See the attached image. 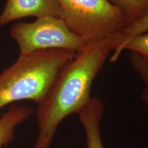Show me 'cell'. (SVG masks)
Returning <instances> with one entry per match:
<instances>
[{
  "label": "cell",
  "mask_w": 148,
  "mask_h": 148,
  "mask_svg": "<svg viewBox=\"0 0 148 148\" xmlns=\"http://www.w3.org/2000/svg\"><path fill=\"white\" fill-rule=\"evenodd\" d=\"M61 18L86 42L114 36L127 25L123 14L109 0H57Z\"/></svg>",
  "instance_id": "3"
},
{
  "label": "cell",
  "mask_w": 148,
  "mask_h": 148,
  "mask_svg": "<svg viewBox=\"0 0 148 148\" xmlns=\"http://www.w3.org/2000/svg\"><path fill=\"white\" fill-rule=\"evenodd\" d=\"M130 64L137 73L143 84L140 98L148 108V62L137 53L131 52Z\"/></svg>",
  "instance_id": "10"
},
{
  "label": "cell",
  "mask_w": 148,
  "mask_h": 148,
  "mask_svg": "<svg viewBox=\"0 0 148 148\" xmlns=\"http://www.w3.org/2000/svg\"><path fill=\"white\" fill-rule=\"evenodd\" d=\"M53 16L61 18L57 0H7L0 14V26L20 18Z\"/></svg>",
  "instance_id": "5"
},
{
  "label": "cell",
  "mask_w": 148,
  "mask_h": 148,
  "mask_svg": "<svg viewBox=\"0 0 148 148\" xmlns=\"http://www.w3.org/2000/svg\"><path fill=\"white\" fill-rule=\"evenodd\" d=\"M10 35L19 47L20 55L47 49L78 52L87 43L75 34L62 18L53 16L37 18L32 23L17 22Z\"/></svg>",
  "instance_id": "4"
},
{
  "label": "cell",
  "mask_w": 148,
  "mask_h": 148,
  "mask_svg": "<svg viewBox=\"0 0 148 148\" xmlns=\"http://www.w3.org/2000/svg\"><path fill=\"white\" fill-rule=\"evenodd\" d=\"M124 41L121 32L97 41L88 42L64 66L50 89L37 104L38 134L32 148H49L59 125L77 114L88 102L94 80L111 51Z\"/></svg>",
  "instance_id": "1"
},
{
  "label": "cell",
  "mask_w": 148,
  "mask_h": 148,
  "mask_svg": "<svg viewBox=\"0 0 148 148\" xmlns=\"http://www.w3.org/2000/svg\"><path fill=\"white\" fill-rule=\"evenodd\" d=\"M124 50L137 53L148 62V32L127 40L120 49V55Z\"/></svg>",
  "instance_id": "11"
},
{
  "label": "cell",
  "mask_w": 148,
  "mask_h": 148,
  "mask_svg": "<svg viewBox=\"0 0 148 148\" xmlns=\"http://www.w3.org/2000/svg\"><path fill=\"white\" fill-rule=\"evenodd\" d=\"M103 112L102 100L92 97L77 113L86 136V148H104L101 129Z\"/></svg>",
  "instance_id": "6"
},
{
  "label": "cell",
  "mask_w": 148,
  "mask_h": 148,
  "mask_svg": "<svg viewBox=\"0 0 148 148\" xmlns=\"http://www.w3.org/2000/svg\"><path fill=\"white\" fill-rule=\"evenodd\" d=\"M148 32V12L137 21L125 26L121 31V34L124 38V41L119 47L114 49L110 57V62H116L120 56V49L127 40L133 37Z\"/></svg>",
  "instance_id": "9"
},
{
  "label": "cell",
  "mask_w": 148,
  "mask_h": 148,
  "mask_svg": "<svg viewBox=\"0 0 148 148\" xmlns=\"http://www.w3.org/2000/svg\"><path fill=\"white\" fill-rule=\"evenodd\" d=\"M76 53L65 49H47L19 55L0 73V110L21 100L40 103Z\"/></svg>",
  "instance_id": "2"
},
{
  "label": "cell",
  "mask_w": 148,
  "mask_h": 148,
  "mask_svg": "<svg viewBox=\"0 0 148 148\" xmlns=\"http://www.w3.org/2000/svg\"><path fill=\"white\" fill-rule=\"evenodd\" d=\"M124 16L127 25L148 12V0H109ZM126 25V26H127Z\"/></svg>",
  "instance_id": "8"
},
{
  "label": "cell",
  "mask_w": 148,
  "mask_h": 148,
  "mask_svg": "<svg viewBox=\"0 0 148 148\" xmlns=\"http://www.w3.org/2000/svg\"><path fill=\"white\" fill-rule=\"evenodd\" d=\"M32 107L13 105L0 117V148L6 147L14 138L15 130L34 114Z\"/></svg>",
  "instance_id": "7"
}]
</instances>
